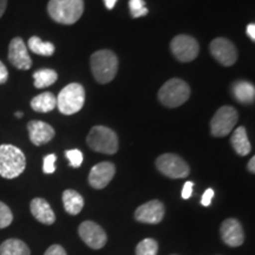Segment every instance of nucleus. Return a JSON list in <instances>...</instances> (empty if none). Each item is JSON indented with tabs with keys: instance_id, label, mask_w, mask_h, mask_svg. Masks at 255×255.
Segmentation results:
<instances>
[{
	"instance_id": "12",
	"label": "nucleus",
	"mask_w": 255,
	"mask_h": 255,
	"mask_svg": "<svg viewBox=\"0 0 255 255\" xmlns=\"http://www.w3.org/2000/svg\"><path fill=\"white\" fill-rule=\"evenodd\" d=\"M164 205L158 200H152L139 206L135 212V219L138 222L157 225L164 218Z\"/></svg>"
},
{
	"instance_id": "5",
	"label": "nucleus",
	"mask_w": 255,
	"mask_h": 255,
	"mask_svg": "<svg viewBox=\"0 0 255 255\" xmlns=\"http://www.w3.org/2000/svg\"><path fill=\"white\" fill-rule=\"evenodd\" d=\"M157 96L164 107L177 108L189 100L190 87L182 79L171 78L162 85Z\"/></svg>"
},
{
	"instance_id": "29",
	"label": "nucleus",
	"mask_w": 255,
	"mask_h": 255,
	"mask_svg": "<svg viewBox=\"0 0 255 255\" xmlns=\"http://www.w3.org/2000/svg\"><path fill=\"white\" fill-rule=\"evenodd\" d=\"M56 159L57 156L55 154H50L45 156L44 158V163H43V171L45 174H53L56 171Z\"/></svg>"
},
{
	"instance_id": "20",
	"label": "nucleus",
	"mask_w": 255,
	"mask_h": 255,
	"mask_svg": "<svg viewBox=\"0 0 255 255\" xmlns=\"http://www.w3.org/2000/svg\"><path fill=\"white\" fill-rule=\"evenodd\" d=\"M64 208L71 215H77L84 207V200L82 195L73 189H68L63 193Z\"/></svg>"
},
{
	"instance_id": "37",
	"label": "nucleus",
	"mask_w": 255,
	"mask_h": 255,
	"mask_svg": "<svg viewBox=\"0 0 255 255\" xmlns=\"http://www.w3.org/2000/svg\"><path fill=\"white\" fill-rule=\"evenodd\" d=\"M117 0H104V4H105V7L108 9H113L115 7V5H116Z\"/></svg>"
},
{
	"instance_id": "9",
	"label": "nucleus",
	"mask_w": 255,
	"mask_h": 255,
	"mask_svg": "<svg viewBox=\"0 0 255 255\" xmlns=\"http://www.w3.org/2000/svg\"><path fill=\"white\" fill-rule=\"evenodd\" d=\"M170 50L177 60L182 63H189L199 56L200 45L194 37L188 36V34H178L171 40Z\"/></svg>"
},
{
	"instance_id": "6",
	"label": "nucleus",
	"mask_w": 255,
	"mask_h": 255,
	"mask_svg": "<svg viewBox=\"0 0 255 255\" xmlns=\"http://www.w3.org/2000/svg\"><path fill=\"white\" fill-rule=\"evenodd\" d=\"M85 102V90L79 83L66 85L57 97V107L60 113L66 116L77 114Z\"/></svg>"
},
{
	"instance_id": "7",
	"label": "nucleus",
	"mask_w": 255,
	"mask_h": 255,
	"mask_svg": "<svg viewBox=\"0 0 255 255\" xmlns=\"http://www.w3.org/2000/svg\"><path fill=\"white\" fill-rule=\"evenodd\" d=\"M239 121V113L235 108L221 107L210 120V132L215 137H225L232 132Z\"/></svg>"
},
{
	"instance_id": "19",
	"label": "nucleus",
	"mask_w": 255,
	"mask_h": 255,
	"mask_svg": "<svg viewBox=\"0 0 255 255\" xmlns=\"http://www.w3.org/2000/svg\"><path fill=\"white\" fill-rule=\"evenodd\" d=\"M231 143L235 152L240 156H246L251 152L252 145L245 127H239L233 131Z\"/></svg>"
},
{
	"instance_id": "1",
	"label": "nucleus",
	"mask_w": 255,
	"mask_h": 255,
	"mask_svg": "<svg viewBox=\"0 0 255 255\" xmlns=\"http://www.w3.org/2000/svg\"><path fill=\"white\" fill-rule=\"evenodd\" d=\"M84 12L83 0H50L47 13L52 20L63 25H72L78 21Z\"/></svg>"
},
{
	"instance_id": "21",
	"label": "nucleus",
	"mask_w": 255,
	"mask_h": 255,
	"mask_svg": "<svg viewBox=\"0 0 255 255\" xmlns=\"http://www.w3.org/2000/svg\"><path fill=\"white\" fill-rule=\"evenodd\" d=\"M57 107V98L52 92H43V94L32 98L31 108L37 113H49Z\"/></svg>"
},
{
	"instance_id": "2",
	"label": "nucleus",
	"mask_w": 255,
	"mask_h": 255,
	"mask_svg": "<svg viewBox=\"0 0 255 255\" xmlns=\"http://www.w3.org/2000/svg\"><path fill=\"white\" fill-rule=\"evenodd\" d=\"M91 71L96 81L101 84L110 83L119 71V58L110 50L96 51L90 59Z\"/></svg>"
},
{
	"instance_id": "38",
	"label": "nucleus",
	"mask_w": 255,
	"mask_h": 255,
	"mask_svg": "<svg viewBox=\"0 0 255 255\" xmlns=\"http://www.w3.org/2000/svg\"><path fill=\"white\" fill-rule=\"evenodd\" d=\"M23 113H20V111H18V113H15V116L18 117V119H20V117H23Z\"/></svg>"
},
{
	"instance_id": "30",
	"label": "nucleus",
	"mask_w": 255,
	"mask_h": 255,
	"mask_svg": "<svg viewBox=\"0 0 255 255\" xmlns=\"http://www.w3.org/2000/svg\"><path fill=\"white\" fill-rule=\"evenodd\" d=\"M44 255H66V252L59 245H52L47 248Z\"/></svg>"
},
{
	"instance_id": "22",
	"label": "nucleus",
	"mask_w": 255,
	"mask_h": 255,
	"mask_svg": "<svg viewBox=\"0 0 255 255\" xmlns=\"http://www.w3.org/2000/svg\"><path fill=\"white\" fill-rule=\"evenodd\" d=\"M0 255H31L27 245L18 239H8L0 246Z\"/></svg>"
},
{
	"instance_id": "15",
	"label": "nucleus",
	"mask_w": 255,
	"mask_h": 255,
	"mask_svg": "<svg viewBox=\"0 0 255 255\" xmlns=\"http://www.w3.org/2000/svg\"><path fill=\"white\" fill-rule=\"evenodd\" d=\"M220 233L222 241L229 247H239L245 241L244 229L237 219L225 220L220 228Z\"/></svg>"
},
{
	"instance_id": "8",
	"label": "nucleus",
	"mask_w": 255,
	"mask_h": 255,
	"mask_svg": "<svg viewBox=\"0 0 255 255\" xmlns=\"http://www.w3.org/2000/svg\"><path fill=\"white\" fill-rule=\"evenodd\" d=\"M156 168L169 178H184L190 173V168L182 157L175 154H163L156 159Z\"/></svg>"
},
{
	"instance_id": "3",
	"label": "nucleus",
	"mask_w": 255,
	"mask_h": 255,
	"mask_svg": "<svg viewBox=\"0 0 255 255\" xmlns=\"http://www.w3.org/2000/svg\"><path fill=\"white\" fill-rule=\"evenodd\" d=\"M26 158L24 152L12 144L0 145V176L12 180L24 173Z\"/></svg>"
},
{
	"instance_id": "33",
	"label": "nucleus",
	"mask_w": 255,
	"mask_h": 255,
	"mask_svg": "<svg viewBox=\"0 0 255 255\" xmlns=\"http://www.w3.org/2000/svg\"><path fill=\"white\" fill-rule=\"evenodd\" d=\"M8 79V71L4 63L0 62V84H4Z\"/></svg>"
},
{
	"instance_id": "24",
	"label": "nucleus",
	"mask_w": 255,
	"mask_h": 255,
	"mask_svg": "<svg viewBox=\"0 0 255 255\" xmlns=\"http://www.w3.org/2000/svg\"><path fill=\"white\" fill-rule=\"evenodd\" d=\"M28 49H30L32 52L36 53V55L39 56H52L55 53V45L50 41H43L39 37H31L28 39Z\"/></svg>"
},
{
	"instance_id": "10",
	"label": "nucleus",
	"mask_w": 255,
	"mask_h": 255,
	"mask_svg": "<svg viewBox=\"0 0 255 255\" xmlns=\"http://www.w3.org/2000/svg\"><path fill=\"white\" fill-rule=\"evenodd\" d=\"M209 50L212 56L223 66H232L238 60V50L227 38H216L210 43Z\"/></svg>"
},
{
	"instance_id": "35",
	"label": "nucleus",
	"mask_w": 255,
	"mask_h": 255,
	"mask_svg": "<svg viewBox=\"0 0 255 255\" xmlns=\"http://www.w3.org/2000/svg\"><path fill=\"white\" fill-rule=\"evenodd\" d=\"M6 7H7V0H0V18L5 13Z\"/></svg>"
},
{
	"instance_id": "4",
	"label": "nucleus",
	"mask_w": 255,
	"mask_h": 255,
	"mask_svg": "<svg viewBox=\"0 0 255 255\" xmlns=\"http://www.w3.org/2000/svg\"><path fill=\"white\" fill-rule=\"evenodd\" d=\"M87 143L92 150L101 154L114 155L119 151V136L108 127L96 126L92 128L87 137Z\"/></svg>"
},
{
	"instance_id": "32",
	"label": "nucleus",
	"mask_w": 255,
	"mask_h": 255,
	"mask_svg": "<svg viewBox=\"0 0 255 255\" xmlns=\"http://www.w3.org/2000/svg\"><path fill=\"white\" fill-rule=\"evenodd\" d=\"M193 188H194V183L188 181V182L184 183L183 189H182V199L188 200L191 196V193H193Z\"/></svg>"
},
{
	"instance_id": "11",
	"label": "nucleus",
	"mask_w": 255,
	"mask_h": 255,
	"mask_svg": "<svg viewBox=\"0 0 255 255\" xmlns=\"http://www.w3.org/2000/svg\"><path fill=\"white\" fill-rule=\"evenodd\" d=\"M78 234L84 244L92 250H101L107 244V234L100 225L94 221H84L78 228Z\"/></svg>"
},
{
	"instance_id": "25",
	"label": "nucleus",
	"mask_w": 255,
	"mask_h": 255,
	"mask_svg": "<svg viewBox=\"0 0 255 255\" xmlns=\"http://www.w3.org/2000/svg\"><path fill=\"white\" fill-rule=\"evenodd\" d=\"M158 244L151 238H146L137 245L136 255H157Z\"/></svg>"
},
{
	"instance_id": "13",
	"label": "nucleus",
	"mask_w": 255,
	"mask_h": 255,
	"mask_svg": "<svg viewBox=\"0 0 255 255\" xmlns=\"http://www.w3.org/2000/svg\"><path fill=\"white\" fill-rule=\"evenodd\" d=\"M8 60L14 68L19 70H28L32 66V59L28 55L27 46L21 38L15 37L8 46Z\"/></svg>"
},
{
	"instance_id": "14",
	"label": "nucleus",
	"mask_w": 255,
	"mask_h": 255,
	"mask_svg": "<svg viewBox=\"0 0 255 255\" xmlns=\"http://www.w3.org/2000/svg\"><path fill=\"white\" fill-rule=\"evenodd\" d=\"M115 174L116 167L111 162H101L92 167L89 174V183L95 189H103L111 182Z\"/></svg>"
},
{
	"instance_id": "26",
	"label": "nucleus",
	"mask_w": 255,
	"mask_h": 255,
	"mask_svg": "<svg viewBox=\"0 0 255 255\" xmlns=\"http://www.w3.org/2000/svg\"><path fill=\"white\" fill-rule=\"evenodd\" d=\"M129 8L132 18H139L148 14V8L145 7L144 0H129Z\"/></svg>"
},
{
	"instance_id": "34",
	"label": "nucleus",
	"mask_w": 255,
	"mask_h": 255,
	"mask_svg": "<svg viewBox=\"0 0 255 255\" xmlns=\"http://www.w3.org/2000/svg\"><path fill=\"white\" fill-rule=\"evenodd\" d=\"M247 36L251 38L252 40H255V24H250L247 26Z\"/></svg>"
},
{
	"instance_id": "23",
	"label": "nucleus",
	"mask_w": 255,
	"mask_h": 255,
	"mask_svg": "<svg viewBox=\"0 0 255 255\" xmlns=\"http://www.w3.org/2000/svg\"><path fill=\"white\" fill-rule=\"evenodd\" d=\"M33 79H34V87L37 89H44L47 87H51L52 84H55L58 79V75L55 70L51 69H43L38 70L33 73Z\"/></svg>"
},
{
	"instance_id": "31",
	"label": "nucleus",
	"mask_w": 255,
	"mask_h": 255,
	"mask_svg": "<svg viewBox=\"0 0 255 255\" xmlns=\"http://www.w3.org/2000/svg\"><path fill=\"white\" fill-rule=\"evenodd\" d=\"M213 197H214V190H213L212 188H208V189H207L202 195V200H201L202 206L208 207L210 205V202H212Z\"/></svg>"
},
{
	"instance_id": "28",
	"label": "nucleus",
	"mask_w": 255,
	"mask_h": 255,
	"mask_svg": "<svg viewBox=\"0 0 255 255\" xmlns=\"http://www.w3.org/2000/svg\"><path fill=\"white\" fill-rule=\"evenodd\" d=\"M66 158L69 159L70 165L73 168L81 167L83 163V154L78 149H72V150H66L65 151Z\"/></svg>"
},
{
	"instance_id": "27",
	"label": "nucleus",
	"mask_w": 255,
	"mask_h": 255,
	"mask_svg": "<svg viewBox=\"0 0 255 255\" xmlns=\"http://www.w3.org/2000/svg\"><path fill=\"white\" fill-rule=\"evenodd\" d=\"M12 221H13V214L11 209L4 202H0V229L8 227Z\"/></svg>"
},
{
	"instance_id": "16",
	"label": "nucleus",
	"mask_w": 255,
	"mask_h": 255,
	"mask_svg": "<svg viewBox=\"0 0 255 255\" xmlns=\"http://www.w3.org/2000/svg\"><path fill=\"white\" fill-rule=\"evenodd\" d=\"M28 136L34 145L39 146L49 143L55 137V129L43 121H31L27 123Z\"/></svg>"
},
{
	"instance_id": "18",
	"label": "nucleus",
	"mask_w": 255,
	"mask_h": 255,
	"mask_svg": "<svg viewBox=\"0 0 255 255\" xmlns=\"http://www.w3.org/2000/svg\"><path fill=\"white\" fill-rule=\"evenodd\" d=\"M233 96L242 104H251L255 98V88L253 84L246 81H238L232 87Z\"/></svg>"
},
{
	"instance_id": "36",
	"label": "nucleus",
	"mask_w": 255,
	"mask_h": 255,
	"mask_svg": "<svg viewBox=\"0 0 255 255\" xmlns=\"http://www.w3.org/2000/svg\"><path fill=\"white\" fill-rule=\"evenodd\" d=\"M247 168H248V170H250L252 174L255 173V157H254V156L250 159V162H248Z\"/></svg>"
},
{
	"instance_id": "17",
	"label": "nucleus",
	"mask_w": 255,
	"mask_h": 255,
	"mask_svg": "<svg viewBox=\"0 0 255 255\" xmlns=\"http://www.w3.org/2000/svg\"><path fill=\"white\" fill-rule=\"evenodd\" d=\"M30 210L32 215L44 225H52L56 221V215L46 200L36 197L31 201Z\"/></svg>"
}]
</instances>
